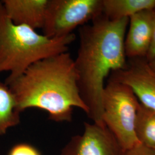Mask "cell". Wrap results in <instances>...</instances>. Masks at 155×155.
<instances>
[{
    "label": "cell",
    "instance_id": "cell-1",
    "mask_svg": "<svg viewBox=\"0 0 155 155\" xmlns=\"http://www.w3.org/2000/svg\"><path fill=\"white\" fill-rule=\"evenodd\" d=\"M129 18L111 20L101 15L90 24L79 28V45L74 59L81 98L93 122L102 121L105 81L111 73L127 63L124 41Z\"/></svg>",
    "mask_w": 155,
    "mask_h": 155
},
{
    "label": "cell",
    "instance_id": "cell-2",
    "mask_svg": "<svg viewBox=\"0 0 155 155\" xmlns=\"http://www.w3.org/2000/svg\"><path fill=\"white\" fill-rule=\"evenodd\" d=\"M5 83L21 113L31 108L43 110L56 122H71L75 107L88 113L79 92L74 59L68 51L34 63Z\"/></svg>",
    "mask_w": 155,
    "mask_h": 155
},
{
    "label": "cell",
    "instance_id": "cell-3",
    "mask_svg": "<svg viewBox=\"0 0 155 155\" xmlns=\"http://www.w3.org/2000/svg\"><path fill=\"white\" fill-rule=\"evenodd\" d=\"M75 39L74 33L51 38L32 28L16 25L0 2V74L9 73L5 81L20 77L38 61L67 52Z\"/></svg>",
    "mask_w": 155,
    "mask_h": 155
},
{
    "label": "cell",
    "instance_id": "cell-4",
    "mask_svg": "<svg viewBox=\"0 0 155 155\" xmlns=\"http://www.w3.org/2000/svg\"><path fill=\"white\" fill-rule=\"evenodd\" d=\"M139 104L130 87L109 79L102 97V121L124 151L140 143L135 128Z\"/></svg>",
    "mask_w": 155,
    "mask_h": 155
},
{
    "label": "cell",
    "instance_id": "cell-5",
    "mask_svg": "<svg viewBox=\"0 0 155 155\" xmlns=\"http://www.w3.org/2000/svg\"><path fill=\"white\" fill-rule=\"evenodd\" d=\"M102 14V0H50L43 34L60 38Z\"/></svg>",
    "mask_w": 155,
    "mask_h": 155
},
{
    "label": "cell",
    "instance_id": "cell-6",
    "mask_svg": "<svg viewBox=\"0 0 155 155\" xmlns=\"http://www.w3.org/2000/svg\"><path fill=\"white\" fill-rule=\"evenodd\" d=\"M123 152L105 125L84 122L83 133L72 137L61 155H122Z\"/></svg>",
    "mask_w": 155,
    "mask_h": 155
},
{
    "label": "cell",
    "instance_id": "cell-7",
    "mask_svg": "<svg viewBox=\"0 0 155 155\" xmlns=\"http://www.w3.org/2000/svg\"><path fill=\"white\" fill-rule=\"evenodd\" d=\"M109 79L130 87L141 105L155 111V71L145 58L129 59L125 68L111 73Z\"/></svg>",
    "mask_w": 155,
    "mask_h": 155
},
{
    "label": "cell",
    "instance_id": "cell-8",
    "mask_svg": "<svg viewBox=\"0 0 155 155\" xmlns=\"http://www.w3.org/2000/svg\"><path fill=\"white\" fill-rule=\"evenodd\" d=\"M155 14L153 9L140 12L129 18L124 47L129 59L146 58L153 39Z\"/></svg>",
    "mask_w": 155,
    "mask_h": 155
},
{
    "label": "cell",
    "instance_id": "cell-9",
    "mask_svg": "<svg viewBox=\"0 0 155 155\" xmlns=\"http://www.w3.org/2000/svg\"><path fill=\"white\" fill-rule=\"evenodd\" d=\"M50 0L0 1L8 17L13 24L36 30L43 27Z\"/></svg>",
    "mask_w": 155,
    "mask_h": 155
},
{
    "label": "cell",
    "instance_id": "cell-10",
    "mask_svg": "<svg viewBox=\"0 0 155 155\" xmlns=\"http://www.w3.org/2000/svg\"><path fill=\"white\" fill-rule=\"evenodd\" d=\"M155 8V0H102V13L111 20L129 18L140 12Z\"/></svg>",
    "mask_w": 155,
    "mask_h": 155
},
{
    "label": "cell",
    "instance_id": "cell-11",
    "mask_svg": "<svg viewBox=\"0 0 155 155\" xmlns=\"http://www.w3.org/2000/svg\"><path fill=\"white\" fill-rule=\"evenodd\" d=\"M20 114L11 89L5 82H0V136L20 124Z\"/></svg>",
    "mask_w": 155,
    "mask_h": 155
},
{
    "label": "cell",
    "instance_id": "cell-12",
    "mask_svg": "<svg viewBox=\"0 0 155 155\" xmlns=\"http://www.w3.org/2000/svg\"><path fill=\"white\" fill-rule=\"evenodd\" d=\"M135 128L140 143L155 150V111L140 103Z\"/></svg>",
    "mask_w": 155,
    "mask_h": 155
},
{
    "label": "cell",
    "instance_id": "cell-13",
    "mask_svg": "<svg viewBox=\"0 0 155 155\" xmlns=\"http://www.w3.org/2000/svg\"><path fill=\"white\" fill-rule=\"evenodd\" d=\"M7 155H42L37 148L31 144L21 143L12 147Z\"/></svg>",
    "mask_w": 155,
    "mask_h": 155
},
{
    "label": "cell",
    "instance_id": "cell-14",
    "mask_svg": "<svg viewBox=\"0 0 155 155\" xmlns=\"http://www.w3.org/2000/svg\"><path fill=\"white\" fill-rule=\"evenodd\" d=\"M122 155H155V150L139 143L124 150Z\"/></svg>",
    "mask_w": 155,
    "mask_h": 155
},
{
    "label": "cell",
    "instance_id": "cell-15",
    "mask_svg": "<svg viewBox=\"0 0 155 155\" xmlns=\"http://www.w3.org/2000/svg\"><path fill=\"white\" fill-rule=\"evenodd\" d=\"M153 11L155 14V21H154V29H153V39H152L151 45L150 47V50L145 58L148 62L152 61L155 57V8L153 9Z\"/></svg>",
    "mask_w": 155,
    "mask_h": 155
},
{
    "label": "cell",
    "instance_id": "cell-16",
    "mask_svg": "<svg viewBox=\"0 0 155 155\" xmlns=\"http://www.w3.org/2000/svg\"><path fill=\"white\" fill-rule=\"evenodd\" d=\"M149 63L150 67L152 68V69L155 71V57L152 61L149 62Z\"/></svg>",
    "mask_w": 155,
    "mask_h": 155
}]
</instances>
